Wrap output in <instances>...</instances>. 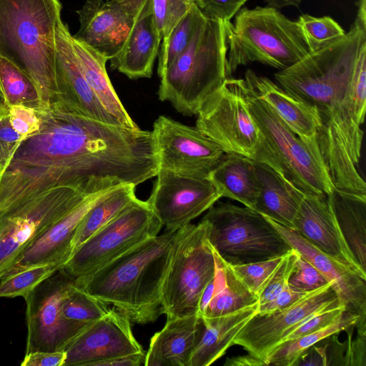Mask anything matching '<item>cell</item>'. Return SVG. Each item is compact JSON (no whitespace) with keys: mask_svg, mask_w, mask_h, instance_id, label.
I'll use <instances>...</instances> for the list:
<instances>
[{"mask_svg":"<svg viewBox=\"0 0 366 366\" xmlns=\"http://www.w3.org/2000/svg\"><path fill=\"white\" fill-rule=\"evenodd\" d=\"M310 292L300 290L287 283L273 300L259 306L257 314L270 313L289 307Z\"/></svg>","mask_w":366,"mask_h":366,"instance_id":"cell-46","label":"cell"},{"mask_svg":"<svg viewBox=\"0 0 366 366\" xmlns=\"http://www.w3.org/2000/svg\"><path fill=\"white\" fill-rule=\"evenodd\" d=\"M360 320H366L345 312L335 322L317 332L278 345L268 355L267 365H294L298 357L311 346L332 335L346 330Z\"/></svg>","mask_w":366,"mask_h":366,"instance_id":"cell-33","label":"cell"},{"mask_svg":"<svg viewBox=\"0 0 366 366\" xmlns=\"http://www.w3.org/2000/svg\"><path fill=\"white\" fill-rule=\"evenodd\" d=\"M298 256L299 253L293 248L285 254L259 294L258 307L273 300L288 283Z\"/></svg>","mask_w":366,"mask_h":366,"instance_id":"cell-41","label":"cell"},{"mask_svg":"<svg viewBox=\"0 0 366 366\" xmlns=\"http://www.w3.org/2000/svg\"><path fill=\"white\" fill-rule=\"evenodd\" d=\"M285 255L256 262L230 264L242 284L257 297Z\"/></svg>","mask_w":366,"mask_h":366,"instance_id":"cell-39","label":"cell"},{"mask_svg":"<svg viewBox=\"0 0 366 366\" xmlns=\"http://www.w3.org/2000/svg\"><path fill=\"white\" fill-rule=\"evenodd\" d=\"M357 336L354 341L351 340V334H348L346 354L343 360V365H366V329H357Z\"/></svg>","mask_w":366,"mask_h":366,"instance_id":"cell-47","label":"cell"},{"mask_svg":"<svg viewBox=\"0 0 366 366\" xmlns=\"http://www.w3.org/2000/svg\"><path fill=\"white\" fill-rule=\"evenodd\" d=\"M56 75L59 91L58 103L78 114L121 124L104 108L86 83L72 46L71 34L61 19L56 29Z\"/></svg>","mask_w":366,"mask_h":366,"instance_id":"cell-21","label":"cell"},{"mask_svg":"<svg viewBox=\"0 0 366 366\" xmlns=\"http://www.w3.org/2000/svg\"><path fill=\"white\" fill-rule=\"evenodd\" d=\"M205 17L197 6L192 5L169 36L162 40L158 54V74L159 77L184 52Z\"/></svg>","mask_w":366,"mask_h":366,"instance_id":"cell-34","label":"cell"},{"mask_svg":"<svg viewBox=\"0 0 366 366\" xmlns=\"http://www.w3.org/2000/svg\"><path fill=\"white\" fill-rule=\"evenodd\" d=\"M214 272V257L203 223L189 224L178 229L161 291L167 318L198 314L201 295Z\"/></svg>","mask_w":366,"mask_h":366,"instance_id":"cell-9","label":"cell"},{"mask_svg":"<svg viewBox=\"0 0 366 366\" xmlns=\"http://www.w3.org/2000/svg\"><path fill=\"white\" fill-rule=\"evenodd\" d=\"M258 302L215 318L203 320L204 328L188 366H208L231 346L244 325L257 313Z\"/></svg>","mask_w":366,"mask_h":366,"instance_id":"cell-27","label":"cell"},{"mask_svg":"<svg viewBox=\"0 0 366 366\" xmlns=\"http://www.w3.org/2000/svg\"><path fill=\"white\" fill-rule=\"evenodd\" d=\"M201 222L210 247L229 264L282 257L292 249L264 215L245 206L214 204Z\"/></svg>","mask_w":366,"mask_h":366,"instance_id":"cell-8","label":"cell"},{"mask_svg":"<svg viewBox=\"0 0 366 366\" xmlns=\"http://www.w3.org/2000/svg\"><path fill=\"white\" fill-rule=\"evenodd\" d=\"M61 308L64 318L84 323H92L110 310L108 305L76 287L73 282L62 298Z\"/></svg>","mask_w":366,"mask_h":366,"instance_id":"cell-36","label":"cell"},{"mask_svg":"<svg viewBox=\"0 0 366 366\" xmlns=\"http://www.w3.org/2000/svg\"><path fill=\"white\" fill-rule=\"evenodd\" d=\"M297 231L317 249L366 280L338 227L330 194H305L294 221Z\"/></svg>","mask_w":366,"mask_h":366,"instance_id":"cell-20","label":"cell"},{"mask_svg":"<svg viewBox=\"0 0 366 366\" xmlns=\"http://www.w3.org/2000/svg\"><path fill=\"white\" fill-rule=\"evenodd\" d=\"M117 187L86 196L71 211L31 241L4 275L44 264H59L62 267L71 255L72 240L84 217L97 202Z\"/></svg>","mask_w":366,"mask_h":366,"instance_id":"cell-19","label":"cell"},{"mask_svg":"<svg viewBox=\"0 0 366 366\" xmlns=\"http://www.w3.org/2000/svg\"><path fill=\"white\" fill-rule=\"evenodd\" d=\"M247 0H202L200 10L209 19L228 21Z\"/></svg>","mask_w":366,"mask_h":366,"instance_id":"cell-45","label":"cell"},{"mask_svg":"<svg viewBox=\"0 0 366 366\" xmlns=\"http://www.w3.org/2000/svg\"><path fill=\"white\" fill-rule=\"evenodd\" d=\"M147 200L167 231H177L208 210L221 194L209 175L159 168Z\"/></svg>","mask_w":366,"mask_h":366,"instance_id":"cell-14","label":"cell"},{"mask_svg":"<svg viewBox=\"0 0 366 366\" xmlns=\"http://www.w3.org/2000/svg\"><path fill=\"white\" fill-rule=\"evenodd\" d=\"M265 217L291 247L327 279L340 303L345 307L346 312L366 320V280L317 249L295 229Z\"/></svg>","mask_w":366,"mask_h":366,"instance_id":"cell-22","label":"cell"},{"mask_svg":"<svg viewBox=\"0 0 366 366\" xmlns=\"http://www.w3.org/2000/svg\"><path fill=\"white\" fill-rule=\"evenodd\" d=\"M189 4L191 5H195L197 6L199 9L202 6V0H182Z\"/></svg>","mask_w":366,"mask_h":366,"instance_id":"cell-55","label":"cell"},{"mask_svg":"<svg viewBox=\"0 0 366 366\" xmlns=\"http://www.w3.org/2000/svg\"><path fill=\"white\" fill-rule=\"evenodd\" d=\"M71 43L83 76L101 104L122 125L138 128L121 102L110 81L106 69V63L109 60L72 35Z\"/></svg>","mask_w":366,"mask_h":366,"instance_id":"cell-28","label":"cell"},{"mask_svg":"<svg viewBox=\"0 0 366 366\" xmlns=\"http://www.w3.org/2000/svg\"><path fill=\"white\" fill-rule=\"evenodd\" d=\"M204 328L198 315L167 318L164 327L151 338L144 366H188Z\"/></svg>","mask_w":366,"mask_h":366,"instance_id":"cell-24","label":"cell"},{"mask_svg":"<svg viewBox=\"0 0 366 366\" xmlns=\"http://www.w3.org/2000/svg\"><path fill=\"white\" fill-rule=\"evenodd\" d=\"M162 224L147 200L137 197L81 244L61 267L74 280L88 275L144 241Z\"/></svg>","mask_w":366,"mask_h":366,"instance_id":"cell-11","label":"cell"},{"mask_svg":"<svg viewBox=\"0 0 366 366\" xmlns=\"http://www.w3.org/2000/svg\"><path fill=\"white\" fill-rule=\"evenodd\" d=\"M288 283L304 292H311L330 284L322 273L300 254Z\"/></svg>","mask_w":366,"mask_h":366,"instance_id":"cell-42","label":"cell"},{"mask_svg":"<svg viewBox=\"0 0 366 366\" xmlns=\"http://www.w3.org/2000/svg\"><path fill=\"white\" fill-rule=\"evenodd\" d=\"M345 312H346L345 307L341 304L327 307L289 332L281 343L317 332L335 322Z\"/></svg>","mask_w":366,"mask_h":366,"instance_id":"cell-44","label":"cell"},{"mask_svg":"<svg viewBox=\"0 0 366 366\" xmlns=\"http://www.w3.org/2000/svg\"><path fill=\"white\" fill-rule=\"evenodd\" d=\"M146 352L121 355L103 362L100 366H140L144 365Z\"/></svg>","mask_w":366,"mask_h":366,"instance_id":"cell-50","label":"cell"},{"mask_svg":"<svg viewBox=\"0 0 366 366\" xmlns=\"http://www.w3.org/2000/svg\"><path fill=\"white\" fill-rule=\"evenodd\" d=\"M8 118L12 128L23 138L37 132L42 122L40 111L21 104L9 106Z\"/></svg>","mask_w":366,"mask_h":366,"instance_id":"cell-43","label":"cell"},{"mask_svg":"<svg viewBox=\"0 0 366 366\" xmlns=\"http://www.w3.org/2000/svg\"><path fill=\"white\" fill-rule=\"evenodd\" d=\"M192 6L182 0H151L154 23L162 40L169 36Z\"/></svg>","mask_w":366,"mask_h":366,"instance_id":"cell-40","label":"cell"},{"mask_svg":"<svg viewBox=\"0 0 366 366\" xmlns=\"http://www.w3.org/2000/svg\"><path fill=\"white\" fill-rule=\"evenodd\" d=\"M63 366H100L109 359L144 352L132 332L131 322L114 309L91 323L65 349Z\"/></svg>","mask_w":366,"mask_h":366,"instance_id":"cell-18","label":"cell"},{"mask_svg":"<svg viewBox=\"0 0 366 366\" xmlns=\"http://www.w3.org/2000/svg\"><path fill=\"white\" fill-rule=\"evenodd\" d=\"M178 230L149 238L73 284L127 317L155 321L164 310L161 291Z\"/></svg>","mask_w":366,"mask_h":366,"instance_id":"cell-3","label":"cell"},{"mask_svg":"<svg viewBox=\"0 0 366 366\" xmlns=\"http://www.w3.org/2000/svg\"><path fill=\"white\" fill-rule=\"evenodd\" d=\"M303 0H264L267 6L275 7L278 9L287 6H297Z\"/></svg>","mask_w":366,"mask_h":366,"instance_id":"cell-52","label":"cell"},{"mask_svg":"<svg viewBox=\"0 0 366 366\" xmlns=\"http://www.w3.org/2000/svg\"><path fill=\"white\" fill-rule=\"evenodd\" d=\"M225 366H261L267 365L264 362L257 357L248 353L245 355H239L227 358L224 363Z\"/></svg>","mask_w":366,"mask_h":366,"instance_id":"cell-51","label":"cell"},{"mask_svg":"<svg viewBox=\"0 0 366 366\" xmlns=\"http://www.w3.org/2000/svg\"><path fill=\"white\" fill-rule=\"evenodd\" d=\"M330 197L340 230L357 262L366 271V196L335 189Z\"/></svg>","mask_w":366,"mask_h":366,"instance_id":"cell-30","label":"cell"},{"mask_svg":"<svg viewBox=\"0 0 366 366\" xmlns=\"http://www.w3.org/2000/svg\"><path fill=\"white\" fill-rule=\"evenodd\" d=\"M40 112V129L16 144L0 167V221L54 187L92 194L103 156L96 128L57 102Z\"/></svg>","mask_w":366,"mask_h":366,"instance_id":"cell-2","label":"cell"},{"mask_svg":"<svg viewBox=\"0 0 366 366\" xmlns=\"http://www.w3.org/2000/svg\"><path fill=\"white\" fill-rule=\"evenodd\" d=\"M150 0H86L76 11L79 29L72 35L109 61L122 49Z\"/></svg>","mask_w":366,"mask_h":366,"instance_id":"cell-16","label":"cell"},{"mask_svg":"<svg viewBox=\"0 0 366 366\" xmlns=\"http://www.w3.org/2000/svg\"><path fill=\"white\" fill-rule=\"evenodd\" d=\"M8 114V109H3L0 108V119L7 116Z\"/></svg>","mask_w":366,"mask_h":366,"instance_id":"cell-56","label":"cell"},{"mask_svg":"<svg viewBox=\"0 0 366 366\" xmlns=\"http://www.w3.org/2000/svg\"><path fill=\"white\" fill-rule=\"evenodd\" d=\"M0 108L3 109H8V107L6 104L4 95L0 85Z\"/></svg>","mask_w":366,"mask_h":366,"instance_id":"cell-54","label":"cell"},{"mask_svg":"<svg viewBox=\"0 0 366 366\" xmlns=\"http://www.w3.org/2000/svg\"><path fill=\"white\" fill-rule=\"evenodd\" d=\"M4 155L2 154V152H1V147H0V167L2 166V164H4Z\"/></svg>","mask_w":366,"mask_h":366,"instance_id":"cell-57","label":"cell"},{"mask_svg":"<svg viewBox=\"0 0 366 366\" xmlns=\"http://www.w3.org/2000/svg\"><path fill=\"white\" fill-rule=\"evenodd\" d=\"M60 268L59 264H44L4 275L0 279V297H24Z\"/></svg>","mask_w":366,"mask_h":366,"instance_id":"cell-37","label":"cell"},{"mask_svg":"<svg viewBox=\"0 0 366 366\" xmlns=\"http://www.w3.org/2000/svg\"><path fill=\"white\" fill-rule=\"evenodd\" d=\"M357 13L356 18L362 21H366V0H357L356 2Z\"/></svg>","mask_w":366,"mask_h":366,"instance_id":"cell-53","label":"cell"},{"mask_svg":"<svg viewBox=\"0 0 366 366\" xmlns=\"http://www.w3.org/2000/svg\"><path fill=\"white\" fill-rule=\"evenodd\" d=\"M340 304L327 284L310 292L289 307L266 313L256 314L244 325L234 340L248 353L267 365L269 353L281 343L285 336L317 313Z\"/></svg>","mask_w":366,"mask_h":366,"instance_id":"cell-15","label":"cell"},{"mask_svg":"<svg viewBox=\"0 0 366 366\" xmlns=\"http://www.w3.org/2000/svg\"><path fill=\"white\" fill-rule=\"evenodd\" d=\"M224 21L207 16L188 46L160 77L159 99L185 116L197 115L206 98L227 78Z\"/></svg>","mask_w":366,"mask_h":366,"instance_id":"cell-6","label":"cell"},{"mask_svg":"<svg viewBox=\"0 0 366 366\" xmlns=\"http://www.w3.org/2000/svg\"><path fill=\"white\" fill-rule=\"evenodd\" d=\"M244 80L248 89L267 103L295 134L306 141H317L320 122L316 109L251 69L246 71Z\"/></svg>","mask_w":366,"mask_h":366,"instance_id":"cell-23","label":"cell"},{"mask_svg":"<svg viewBox=\"0 0 366 366\" xmlns=\"http://www.w3.org/2000/svg\"><path fill=\"white\" fill-rule=\"evenodd\" d=\"M305 39L310 51H315L345 34V30L332 17H316L307 14H302L296 21Z\"/></svg>","mask_w":366,"mask_h":366,"instance_id":"cell-38","label":"cell"},{"mask_svg":"<svg viewBox=\"0 0 366 366\" xmlns=\"http://www.w3.org/2000/svg\"><path fill=\"white\" fill-rule=\"evenodd\" d=\"M135 187L134 184L118 187L86 214L72 240L71 255L81 244L114 218L136 197Z\"/></svg>","mask_w":366,"mask_h":366,"instance_id":"cell-32","label":"cell"},{"mask_svg":"<svg viewBox=\"0 0 366 366\" xmlns=\"http://www.w3.org/2000/svg\"><path fill=\"white\" fill-rule=\"evenodd\" d=\"M244 79L227 77L204 100L196 127L224 153L253 159L262 134L247 104Z\"/></svg>","mask_w":366,"mask_h":366,"instance_id":"cell-10","label":"cell"},{"mask_svg":"<svg viewBox=\"0 0 366 366\" xmlns=\"http://www.w3.org/2000/svg\"><path fill=\"white\" fill-rule=\"evenodd\" d=\"M212 249L215 261V272L212 280V297L204 313L201 316L203 320L223 316L258 302V297L242 284L230 264Z\"/></svg>","mask_w":366,"mask_h":366,"instance_id":"cell-31","label":"cell"},{"mask_svg":"<svg viewBox=\"0 0 366 366\" xmlns=\"http://www.w3.org/2000/svg\"><path fill=\"white\" fill-rule=\"evenodd\" d=\"M224 24L227 77L253 62L285 69L311 52L297 21L273 6L242 7Z\"/></svg>","mask_w":366,"mask_h":366,"instance_id":"cell-5","label":"cell"},{"mask_svg":"<svg viewBox=\"0 0 366 366\" xmlns=\"http://www.w3.org/2000/svg\"><path fill=\"white\" fill-rule=\"evenodd\" d=\"M73 280L60 268L24 297L27 327L25 354L64 351L91 324L71 321L62 315L61 300Z\"/></svg>","mask_w":366,"mask_h":366,"instance_id":"cell-12","label":"cell"},{"mask_svg":"<svg viewBox=\"0 0 366 366\" xmlns=\"http://www.w3.org/2000/svg\"><path fill=\"white\" fill-rule=\"evenodd\" d=\"M0 85L6 106L21 104L39 109L38 91L31 77L12 61L0 56Z\"/></svg>","mask_w":366,"mask_h":366,"instance_id":"cell-35","label":"cell"},{"mask_svg":"<svg viewBox=\"0 0 366 366\" xmlns=\"http://www.w3.org/2000/svg\"><path fill=\"white\" fill-rule=\"evenodd\" d=\"M22 139L24 138L10 124L8 114L0 119V147L4 161L16 144Z\"/></svg>","mask_w":366,"mask_h":366,"instance_id":"cell-49","label":"cell"},{"mask_svg":"<svg viewBox=\"0 0 366 366\" xmlns=\"http://www.w3.org/2000/svg\"><path fill=\"white\" fill-rule=\"evenodd\" d=\"M288 93L316 109L317 142L335 189L366 196L359 172L366 109V22L274 75Z\"/></svg>","mask_w":366,"mask_h":366,"instance_id":"cell-1","label":"cell"},{"mask_svg":"<svg viewBox=\"0 0 366 366\" xmlns=\"http://www.w3.org/2000/svg\"><path fill=\"white\" fill-rule=\"evenodd\" d=\"M66 359L65 351H37L25 354L21 366H63Z\"/></svg>","mask_w":366,"mask_h":366,"instance_id":"cell-48","label":"cell"},{"mask_svg":"<svg viewBox=\"0 0 366 366\" xmlns=\"http://www.w3.org/2000/svg\"><path fill=\"white\" fill-rule=\"evenodd\" d=\"M86 196L70 187L51 188L25 202L0 221V279L36 236Z\"/></svg>","mask_w":366,"mask_h":366,"instance_id":"cell-13","label":"cell"},{"mask_svg":"<svg viewBox=\"0 0 366 366\" xmlns=\"http://www.w3.org/2000/svg\"><path fill=\"white\" fill-rule=\"evenodd\" d=\"M253 161L259 183L254 209L285 227L294 229V221L305 194L265 163Z\"/></svg>","mask_w":366,"mask_h":366,"instance_id":"cell-26","label":"cell"},{"mask_svg":"<svg viewBox=\"0 0 366 366\" xmlns=\"http://www.w3.org/2000/svg\"><path fill=\"white\" fill-rule=\"evenodd\" d=\"M159 168L209 175L224 152L197 127L159 116L152 131Z\"/></svg>","mask_w":366,"mask_h":366,"instance_id":"cell-17","label":"cell"},{"mask_svg":"<svg viewBox=\"0 0 366 366\" xmlns=\"http://www.w3.org/2000/svg\"><path fill=\"white\" fill-rule=\"evenodd\" d=\"M162 40L154 23L150 0L122 49L110 60L111 67L131 79L150 78Z\"/></svg>","mask_w":366,"mask_h":366,"instance_id":"cell-25","label":"cell"},{"mask_svg":"<svg viewBox=\"0 0 366 366\" xmlns=\"http://www.w3.org/2000/svg\"><path fill=\"white\" fill-rule=\"evenodd\" d=\"M247 90L248 107L262 134L252 159L274 169L304 194H331L335 187L317 141L298 137L267 103Z\"/></svg>","mask_w":366,"mask_h":366,"instance_id":"cell-7","label":"cell"},{"mask_svg":"<svg viewBox=\"0 0 366 366\" xmlns=\"http://www.w3.org/2000/svg\"><path fill=\"white\" fill-rule=\"evenodd\" d=\"M209 177L222 197L254 209L259 183L253 159L233 153H224L209 173Z\"/></svg>","mask_w":366,"mask_h":366,"instance_id":"cell-29","label":"cell"},{"mask_svg":"<svg viewBox=\"0 0 366 366\" xmlns=\"http://www.w3.org/2000/svg\"><path fill=\"white\" fill-rule=\"evenodd\" d=\"M59 0H0V56L24 71L38 91L39 111L59 99L56 29Z\"/></svg>","mask_w":366,"mask_h":366,"instance_id":"cell-4","label":"cell"}]
</instances>
